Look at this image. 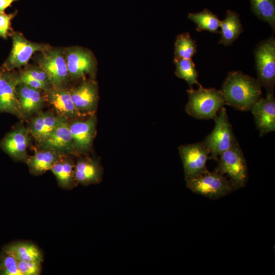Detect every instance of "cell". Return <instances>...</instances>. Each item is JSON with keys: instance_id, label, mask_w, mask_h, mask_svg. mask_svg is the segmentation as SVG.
I'll return each mask as SVG.
<instances>
[{"instance_id": "cell-1", "label": "cell", "mask_w": 275, "mask_h": 275, "mask_svg": "<svg viewBox=\"0 0 275 275\" xmlns=\"http://www.w3.org/2000/svg\"><path fill=\"white\" fill-rule=\"evenodd\" d=\"M261 86L258 79L240 71L229 72L221 91L225 105L242 111H251L262 97Z\"/></svg>"}, {"instance_id": "cell-2", "label": "cell", "mask_w": 275, "mask_h": 275, "mask_svg": "<svg viewBox=\"0 0 275 275\" xmlns=\"http://www.w3.org/2000/svg\"><path fill=\"white\" fill-rule=\"evenodd\" d=\"M188 102L186 113L190 116L201 120L214 119L219 110L225 105L221 90L202 87L197 90L192 88L187 90Z\"/></svg>"}, {"instance_id": "cell-3", "label": "cell", "mask_w": 275, "mask_h": 275, "mask_svg": "<svg viewBox=\"0 0 275 275\" xmlns=\"http://www.w3.org/2000/svg\"><path fill=\"white\" fill-rule=\"evenodd\" d=\"M186 187L193 193L212 200L223 198L237 190L234 184L217 170H208L185 180Z\"/></svg>"}, {"instance_id": "cell-4", "label": "cell", "mask_w": 275, "mask_h": 275, "mask_svg": "<svg viewBox=\"0 0 275 275\" xmlns=\"http://www.w3.org/2000/svg\"><path fill=\"white\" fill-rule=\"evenodd\" d=\"M214 127L202 143L208 150L210 158L217 160L237 141L233 131L226 108L222 107L214 118Z\"/></svg>"}, {"instance_id": "cell-5", "label": "cell", "mask_w": 275, "mask_h": 275, "mask_svg": "<svg viewBox=\"0 0 275 275\" xmlns=\"http://www.w3.org/2000/svg\"><path fill=\"white\" fill-rule=\"evenodd\" d=\"M218 158L216 170L226 174L237 189L244 187L248 181V169L243 153L236 141Z\"/></svg>"}, {"instance_id": "cell-6", "label": "cell", "mask_w": 275, "mask_h": 275, "mask_svg": "<svg viewBox=\"0 0 275 275\" xmlns=\"http://www.w3.org/2000/svg\"><path fill=\"white\" fill-rule=\"evenodd\" d=\"M258 80L267 92L275 86V40L271 36L260 42L254 51Z\"/></svg>"}, {"instance_id": "cell-7", "label": "cell", "mask_w": 275, "mask_h": 275, "mask_svg": "<svg viewBox=\"0 0 275 275\" xmlns=\"http://www.w3.org/2000/svg\"><path fill=\"white\" fill-rule=\"evenodd\" d=\"M10 36L12 48L2 67L7 70L13 71L25 66L35 52H42L51 47L48 44L30 41L20 32H13Z\"/></svg>"}, {"instance_id": "cell-8", "label": "cell", "mask_w": 275, "mask_h": 275, "mask_svg": "<svg viewBox=\"0 0 275 275\" xmlns=\"http://www.w3.org/2000/svg\"><path fill=\"white\" fill-rule=\"evenodd\" d=\"M41 52L38 64L46 73L51 87H65L69 76L64 52L50 47Z\"/></svg>"}, {"instance_id": "cell-9", "label": "cell", "mask_w": 275, "mask_h": 275, "mask_svg": "<svg viewBox=\"0 0 275 275\" xmlns=\"http://www.w3.org/2000/svg\"><path fill=\"white\" fill-rule=\"evenodd\" d=\"M182 160L185 180L194 178L206 170L210 158L208 150L202 142L181 145L178 148Z\"/></svg>"}, {"instance_id": "cell-10", "label": "cell", "mask_w": 275, "mask_h": 275, "mask_svg": "<svg viewBox=\"0 0 275 275\" xmlns=\"http://www.w3.org/2000/svg\"><path fill=\"white\" fill-rule=\"evenodd\" d=\"M69 122L76 155L87 153L91 149L96 133V118L93 114Z\"/></svg>"}, {"instance_id": "cell-11", "label": "cell", "mask_w": 275, "mask_h": 275, "mask_svg": "<svg viewBox=\"0 0 275 275\" xmlns=\"http://www.w3.org/2000/svg\"><path fill=\"white\" fill-rule=\"evenodd\" d=\"M18 84V74L3 68L0 69V113H8L24 118L16 91Z\"/></svg>"}, {"instance_id": "cell-12", "label": "cell", "mask_w": 275, "mask_h": 275, "mask_svg": "<svg viewBox=\"0 0 275 275\" xmlns=\"http://www.w3.org/2000/svg\"><path fill=\"white\" fill-rule=\"evenodd\" d=\"M64 53L69 78L78 79L95 72L96 61L89 50L81 47H73L67 48Z\"/></svg>"}, {"instance_id": "cell-13", "label": "cell", "mask_w": 275, "mask_h": 275, "mask_svg": "<svg viewBox=\"0 0 275 275\" xmlns=\"http://www.w3.org/2000/svg\"><path fill=\"white\" fill-rule=\"evenodd\" d=\"M30 135L28 128L18 126L6 134L0 142V147L14 160L25 162L29 157L27 149Z\"/></svg>"}, {"instance_id": "cell-14", "label": "cell", "mask_w": 275, "mask_h": 275, "mask_svg": "<svg viewBox=\"0 0 275 275\" xmlns=\"http://www.w3.org/2000/svg\"><path fill=\"white\" fill-rule=\"evenodd\" d=\"M251 111L261 136L275 130V99L273 92H267L253 105Z\"/></svg>"}, {"instance_id": "cell-15", "label": "cell", "mask_w": 275, "mask_h": 275, "mask_svg": "<svg viewBox=\"0 0 275 275\" xmlns=\"http://www.w3.org/2000/svg\"><path fill=\"white\" fill-rule=\"evenodd\" d=\"M44 97L57 115L69 121L86 116L77 109L72 101L70 90L65 87H51L44 91Z\"/></svg>"}, {"instance_id": "cell-16", "label": "cell", "mask_w": 275, "mask_h": 275, "mask_svg": "<svg viewBox=\"0 0 275 275\" xmlns=\"http://www.w3.org/2000/svg\"><path fill=\"white\" fill-rule=\"evenodd\" d=\"M73 103L85 116L93 114L98 100V86L93 80H85L69 90Z\"/></svg>"}, {"instance_id": "cell-17", "label": "cell", "mask_w": 275, "mask_h": 275, "mask_svg": "<svg viewBox=\"0 0 275 275\" xmlns=\"http://www.w3.org/2000/svg\"><path fill=\"white\" fill-rule=\"evenodd\" d=\"M39 148L46 149L63 155H76L69 121L59 125L49 135L38 143Z\"/></svg>"}, {"instance_id": "cell-18", "label": "cell", "mask_w": 275, "mask_h": 275, "mask_svg": "<svg viewBox=\"0 0 275 275\" xmlns=\"http://www.w3.org/2000/svg\"><path fill=\"white\" fill-rule=\"evenodd\" d=\"M66 119L50 112H41L36 114L29 126L31 135L37 141L41 142L49 135ZM69 121V120H68Z\"/></svg>"}, {"instance_id": "cell-19", "label": "cell", "mask_w": 275, "mask_h": 275, "mask_svg": "<svg viewBox=\"0 0 275 275\" xmlns=\"http://www.w3.org/2000/svg\"><path fill=\"white\" fill-rule=\"evenodd\" d=\"M102 175L103 168L95 157L81 158L75 163L74 177L78 184L87 186L99 183Z\"/></svg>"}, {"instance_id": "cell-20", "label": "cell", "mask_w": 275, "mask_h": 275, "mask_svg": "<svg viewBox=\"0 0 275 275\" xmlns=\"http://www.w3.org/2000/svg\"><path fill=\"white\" fill-rule=\"evenodd\" d=\"M19 103L23 118H27L41 111L45 98L42 91L23 84L16 87Z\"/></svg>"}, {"instance_id": "cell-21", "label": "cell", "mask_w": 275, "mask_h": 275, "mask_svg": "<svg viewBox=\"0 0 275 275\" xmlns=\"http://www.w3.org/2000/svg\"><path fill=\"white\" fill-rule=\"evenodd\" d=\"M74 167L75 162L69 155H63L51 169L61 187L70 190L78 185L74 177Z\"/></svg>"}, {"instance_id": "cell-22", "label": "cell", "mask_w": 275, "mask_h": 275, "mask_svg": "<svg viewBox=\"0 0 275 275\" xmlns=\"http://www.w3.org/2000/svg\"><path fill=\"white\" fill-rule=\"evenodd\" d=\"M62 156L53 151L40 148L33 155L28 157L25 162L30 172L38 176L50 170L56 162Z\"/></svg>"}, {"instance_id": "cell-23", "label": "cell", "mask_w": 275, "mask_h": 275, "mask_svg": "<svg viewBox=\"0 0 275 275\" xmlns=\"http://www.w3.org/2000/svg\"><path fill=\"white\" fill-rule=\"evenodd\" d=\"M221 37L218 44L227 46L232 44L243 31L239 15L235 11L228 10L225 18L221 21Z\"/></svg>"}, {"instance_id": "cell-24", "label": "cell", "mask_w": 275, "mask_h": 275, "mask_svg": "<svg viewBox=\"0 0 275 275\" xmlns=\"http://www.w3.org/2000/svg\"><path fill=\"white\" fill-rule=\"evenodd\" d=\"M4 252L17 261H39L42 262L43 256L35 244L30 242H19L5 247Z\"/></svg>"}, {"instance_id": "cell-25", "label": "cell", "mask_w": 275, "mask_h": 275, "mask_svg": "<svg viewBox=\"0 0 275 275\" xmlns=\"http://www.w3.org/2000/svg\"><path fill=\"white\" fill-rule=\"evenodd\" d=\"M18 82L43 92L51 88L46 73L39 66L26 68L18 74Z\"/></svg>"}, {"instance_id": "cell-26", "label": "cell", "mask_w": 275, "mask_h": 275, "mask_svg": "<svg viewBox=\"0 0 275 275\" xmlns=\"http://www.w3.org/2000/svg\"><path fill=\"white\" fill-rule=\"evenodd\" d=\"M188 18L196 25L198 32L206 31L211 33H218L221 20L217 16L208 9L197 13H190Z\"/></svg>"}, {"instance_id": "cell-27", "label": "cell", "mask_w": 275, "mask_h": 275, "mask_svg": "<svg viewBox=\"0 0 275 275\" xmlns=\"http://www.w3.org/2000/svg\"><path fill=\"white\" fill-rule=\"evenodd\" d=\"M176 67L175 74L180 78L185 80L190 88L194 85L202 86L198 80V72L191 59H174Z\"/></svg>"}, {"instance_id": "cell-28", "label": "cell", "mask_w": 275, "mask_h": 275, "mask_svg": "<svg viewBox=\"0 0 275 275\" xmlns=\"http://www.w3.org/2000/svg\"><path fill=\"white\" fill-rule=\"evenodd\" d=\"M251 10L260 19L275 29V0H250Z\"/></svg>"}, {"instance_id": "cell-29", "label": "cell", "mask_w": 275, "mask_h": 275, "mask_svg": "<svg viewBox=\"0 0 275 275\" xmlns=\"http://www.w3.org/2000/svg\"><path fill=\"white\" fill-rule=\"evenodd\" d=\"M197 44L188 33L178 35L175 42L174 59H191L196 53Z\"/></svg>"}, {"instance_id": "cell-30", "label": "cell", "mask_w": 275, "mask_h": 275, "mask_svg": "<svg viewBox=\"0 0 275 275\" xmlns=\"http://www.w3.org/2000/svg\"><path fill=\"white\" fill-rule=\"evenodd\" d=\"M0 274L21 275L17 260L4 252L0 258Z\"/></svg>"}, {"instance_id": "cell-31", "label": "cell", "mask_w": 275, "mask_h": 275, "mask_svg": "<svg viewBox=\"0 0 275 275\" xmlns=\"http://www.w3.org/2000/svg\"><path fill=\"white\" fill-rule=\"evenodd\" d=\"M18 13L16 10L14 12L7 14L5 12L0 13V37L7 39L13 32L11 28V21Z\"/></svg>"}, {"instance_id": "cell-32", "label": "cell", "mask_w": 275, "mask_h": 275, "mask_svg": "<svg viewBox=\"0 0 275 275\" xmlns=\"http://www.w3.org/2000/svg\"><path fill=\"white\" fill-rule=\"evenodd\" d=\"M41 261H17L18 270L21 275H39L41 271Z\"/></svg>"}, {"instance_id": "cell-33", "label": "cell", "mask_w": 275, "mask_h": 275, "mask_svg": "<svg viewBox=\"0 0 275 275\" xmlns=\"http://www.w3.org/2000/svg\"><path fill=\"white\" fill-rule=\"evenodd\" d=\"M19 0H0V13L4 12L5 9L11 7L12 3Z\"/></svg>"}]
</instances>
